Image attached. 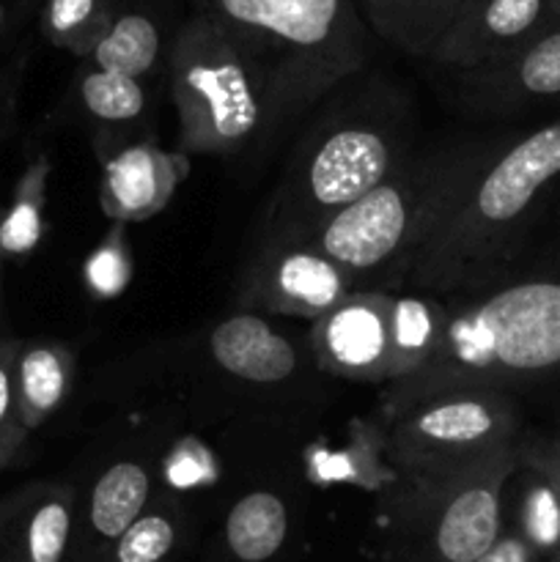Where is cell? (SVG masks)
<instances>
[{
    "instance_id": "cell-1",
    "label": "cell",
    "mask_w": 560,
    "mask_h": 562,
    "mask_svg": "<svg viewBox=\"0 0 560 562\" xmlns=\"http://www.w3.org/2000/svg\"><path fill=\"white\" fill-rule=\"evenodd\" d=\"M256 71L267 104H311L368 60L357 0H190Z\"/></svg>"
},
{
    "instance_id": "cell-2",
    "label": "cell",
    "mask_w": 560,
    "mask_h": 562,
    "mask_svg": "<svg viewBox=\"0 0 560 562\" xmlns=\"http://www.w3.org/2000/svg\"><path fill=\"white\" fill-rule=\"evenodd\" d=\"M170 93L181 146L195 154L234 151L261 124L267 97L234 44L192 14L170 44Z\"/></svg>"
},
{
    "instance_id": "cell-3",
    "label": "cell",
    "mask_w": 560,
    "mask_h": 562,
    "mask_svg": "<svg viewBox=\"0 0 560 562\" xmlns=\"http://www.w3.org/2000/svg\"><path fill=\"white\" fill-rule=\"evenodd\" d=\"M437 360L448 373H538L560 366V283L533 280L489 296L445 327ZM426 362V366H428Z\"/></svg>"
},
{
    "instance_id": "cell-4",
    "label": "cell",
    "mask_w": 560,
    "mask_h": 562,
    "mask_svg": "<svg viewBox=\"0 0 560 562\" xmlns=\"http://www.w3.org/2000/svg\"><path fill=\"white\" fill-rule=\"evenodd\" d=\"M519 456L503 445L467 467V483L412 525L384 562H475L503 536V483Z\"/></svg>"
},
{
    "instance_id": "cell-5",
    "label": "cell",
    "mask_w": 560,
    "mask_h": 562,
    "mask_svg": "<svg viewBox=\"0 0 560 562\" xmlns=\"http://www.w3.org/2000/svg\"><path fill=\"white\" fill-rule=\"evenodd\" d=\"M514 415L494 395H443L406 417L395 450L410 464L478 461L511 442Z\"/></svg>"
},
{
    "instance_id": "cell-6",
    "label": "cell",
    "mask_w": 560,
    "mask_h": 562,
    "mask_svg": "<svg viewBox=\"0 0 560 562\" xmlns=\"http://www.w3.org/2000/svg\"><path fill=\"white\" fill-rule=\"evenodd\" d=\"M393 305L382 294H346L316 318L313 355L327 373L357 382L393 379Z\"/></svg>"
},
{
    "instance_id": "cell-7",
    "label": "cell",
    "mask_w": 560,
    "mask_h": 562,
    "mask_svg": "<svg viewBox=\"0 0 560 562\" xmlns=\"http://www.w3.org/2000/svg\"><path fill=\"white\" fill-rule=\"evenodd\" d=\"M552 22L558 16L549 9V0H472L428 58L478 69L514 53Z\"/></svg>"
},
{
    "instance_id": "cell-8",
    "label": "cell",
    "mask_w": 560,
    "mask_h": 562,
    "mask_svg": "<svg viewBox=\"0 0 560 562\" xmlns=\"http://www.w3.org/2000/svg\"><path fill=\"white\" fill-rule=\"evenodd\" d=\"M560 176V119L516 143L486 173L475 195V220L508 225L519 220L538 192Z\"/></svg>"
},
{
    "instance_id": "cell-9",
    "label": "cell",
    "mask_w": 560,
    "mask_h": 562,
    "mask_svg": "<svg viewBox=\"0 0 560 562\" xmlns=\"http://www.w3.org/2000/svg\"><path fill=\"white\" fill-rule=\"evenodd\" d=\"M410 225L404 195L395 187L379 184L368 195L338 209L324 225V256L340 269H368L382 263L401 245Z\"/></svg>"
},
{
    "instance_id": "cell-10",
    "label": "cell",
    "mask_w": 560,
    "mask_h": 562,
    "mask_svg": "<svg viewBox=\"0 0 560 562\" xmlns=\"http://www.w3.org/2000/svg\"><path fill=\"white\" fill-rule=\"evenodd\" d=\"M71 497L64 488H25L0 503V562H66Z\"/></svg>"
},
{
    "instance_id": "cell-11",
    "label": "cell",
    "mask_w": 560,
    "mask_h": 562,
    "mask_svg": "<svg viewBox=\"0 0 560 562\" xmlns=\"http://www.w3.org/2000/svg\"><path fill=\"white\" fill-rule=\"evenodd\" d=\"M390 151L377 132L340 130L322 143L307 170L311 195L322 206L344 209L382 184Z\"/></svg>"
},
{
    "instance_id": "cell-12",
    "label": "cell",
    "mask_w": 560,
    "mask_h": 562,
    "mask_svg": "<svg viewBox=\"0 0 560 562\" xmlns=\"http://www.w3.org/2000/svg\"><path fill=\"white\" fill-rule=\"evenodd\" d=\"M176 159L157 146L124 148L104 165L102 209L119 223H141L168 206L179 181Z\"/></svg>"
},
{
    "instance_id": "cell-13",
    "label": "cell",
    "mask_w": 560,
    "mask_h": 562,
    "mask_svg": "<svg viewBox=\"0 0 560 562\" xmlns=\"http://www.w3.org/2000/svg\"><path fill=\"white\" fill-rule=\"evenodd\" d=\"M212 355L220 366L247 382H280L296 368L294 346L258 316L225 318L212 333Z\"/></svg>"
},
{
    "instance_id": "cell-14",
    "label": "cell",
    "mask_w": 560,
    "mask_h": 562,
    "mask_svg": "<svg viewBox=\"0 0 560 562\" xmlns=\"http://www.w3.org/2000/svg\"><path fill=\"white\" fill-rule=\"evenodd\" d=\"M472 0H362L366 25L384 42L428 58Z\"/></svg>"
},
{
    "instance_id": "cell-15",
    "label": "cell",
    "mask_w": 560,
    "mask_h": 562,
    "mask_svg": "<svg viewBox=\"0 0 560 562\" xmlns=\"http://www.w3.org/2000/svg\"><path fill=\"white\" fill-rule=\"evenodd\" d=\"M71 371H75V360L66 346L47 344V340L20 344L14 362V390L16 409H20V420L27 434L44 426L64 404L71 384Z\"/></svg>"
},
{
    "instance_id": "cell-16",
    "label": "cell",
    "mask_w": 560,
    "mask_h": 562,
    "mask_svg": "<svg viewBox=\"0 0 560 562\" xmlns=\"http://www.w3.org/2000/svg\"><path fill=\"white\" fill-rule=\"evenodd\" d=\"M344 296V269L316 252H291L280 258L269 278V307L291 316L322 318Z\"/></svg>"
},
{
    "instance_id": "cell-17",
    "label": "cell",
    "mask_w": 560,
    "mask_h": 562,
    "mask_svg": "<svg viewBox=\"0 0 560 562\" xmlns=\"http://www.w3.org/2000/svg\"><path fill=\"white\" fill-rule=\"evenodd\" d=\"M159 53H163V33H159L157 16L148 9L121 5L119 0L108 33L99 38L88 58H91L93 69L141 80L146 71L154 69Z\"/></svg>"
},
{
    "instance_id": "cell-18",
    "label": "cell",
    "mask_w": 560,
    "mask_h": 562,
    "mask_svg": "<svg viewBox=\"0 0 560 562\" xmlns=\"http://www.w3.org/2000/svg\"><path fill=\"white\" fill-rule=\"evenodd\" d=\"M478 71H486L497 82L503 80V88L514 97L538 102L560 99V20L514 53L478 66Z\"/></svg>"
},
{
    "instance_id": "cell-19",
    "label": "cell",
    "mask_w": 560,
    "mask_h": 562,
    "mask_svg": "<svg viewBox=\"0 0 560 562\" xmlns=\"http://www.w3.org/2000/svg\"><path fill=\"white\" fill-rule=\"evenodd\" d=\"M148 503V472L141 464L121 461L97 481L88 505V525L93 536L113 547L143 516Z\"/></svg>"
},
{
    "instance_id": "cell-20",
    "label": "cell",
    "mask_w": 560,
    "mask_h": 562,
    "mask_svg": "<svg viewBox=\"0 0 560 562\" xmlns=\"http://www.w3.org/2000/svg\"><path fill=\"white\" fill-rule=\"evenodd\" d=\"M289 514L278 494L253 492L231 508L225 543L239 562H267L283 549Z\"/></svg>"
},
{
    "instance_id": "cell-21",
    "label": "cell",
    "mask_w": 560,
    "mask_h": 562,
    "mask_svg": "<svg viewBox=\"0 0 560 562\" xmlns=\"http://www.w3.org/2000/svg\"><path fill=\"white\" fill-rule=\"evenodd\" d=\"M525 464L516 532L536 549L538 558H555L560 552V488L541 456H527Z\"/></svg>"
},
{
    "instance_id": "cell-22",
    "label": "cell",
    "mask_w": 560,
    "mask_h": 562,
    "mask_svg": "<svg viewBox=\"0 0 560 562\" xmlns=\"http://www.w3.org/2000/svg\"><path fill=\"white\" fill-rule=\"evenodd\" d=\"M119 0H44L42 31L55 47L91 55L108 33Z\"/></svg>"
},
{
    "instance_id": "cell-23",
    "label": "cell",
    "mask_w": 560,
    "mask_h": 562,
    "mask_svg": "<svg viewBox=\"0 0 560 562\" xmlns=\"http://www.w3.org/2000/svg\"><path fill=\"white\" fill-rule=\"evenodd\" d=\"M448 324L439 307L423 300H395L393 305V376H410L426 366L443 344Z\"/></svg>"
},
{
    "instance_id": "cell-24",
    "label": "cell",
    "mask_w": 560,
    "mask_h": 562,
    "mask_svg": "<svg viewBox=\"0 0 560 562\" xmlns=\"http://www.w3.org/2000/svg\"><path fill=\"white\" fill-rule=\"evenodd\" d=\"M80 99L88 113L104 121L135 119L146 104L141 80L115 71L88 69L80 80Z\"/></svg>"
},
{
    "instance_id": "cell-25",
    "label": "cell",
    "mask_w": 560,
    "mask_h": 562,
    "mask_svg": "<svg viewBox=\"0 0 560 562\" xmlns=\"http://www.w3.org/2000/svg\"><path fill=\"white\" fill-rule=\"evenodd\" d=\"M176 547V525L165 514H143L110 547V562H163Z\"/></svg>"
},
{
    "instance_id": "cell-26",
    "label": "cell",
    "mask_w": 560,
    "mask_h": 562,
    "mask_svg": "<svg viewBox=\"0 0 560 562\" xmlns=\"http://www.w3.org/2000/svg\"><path fill=\"white\" fill-rule=\"evenodd\" d=\"M16 351H20V340L0 338V467H9L27 439V428L22 426L20 409H16Z\"/></svg>"
},
{
    "instance_id": "cell-27",
    "label": "cell",
    "mask_w": 560,
    "mask_h": 562,
    "mask_svg": "<svg viewBox=\"0 0 560 562\" xmlns=\"http://www.w3.org/2000/svg\"><path fill=\"white\" fill-rule=\"evenodd\" d=\"M38 206H42V170H31V176L22 181L14 209L0 223V247L5 252H27L36 245L42 234Z\"/></svg>"
},
{
    "instance_id": "cell-28",
    "label": "cell",
    "mask_w": 560,
    "mask_h": 562,
    "mask_svg": "<svg viewBox=\"0 0 560 562\" xmlns=\"http://www.w3.org/2000/svg\"><path fill=\"white\" fill-rule=\"evenodd\" d=\"M86 274L88 283H91L99 294H119L126 285V280H130V261H126V256L121 252L119 245H108L88 261Z\"/></svg>"
},
{
    "instance_id": "cell-29",
    "label": "cell",
    "mask_w": 560,
    "mask_h": 562,
    "mask_svg": "<svg viewBox=\"0 0 560 562\" xmlns=\"http://www.w3.org/2000/svg\"><path fill=\"white\" fill-rule=\"evenodd\" d=\"M475 562H538V552L519 536V532H503Z\"/></svg>"
},
{
    "instance_id": "cell-30",
    "label": "cell",
    "mask_w": 560,
    "mask_h": 562,
    "mask_svg": "<svg viewBox=\"0 0 560 562\" xmlns=\"http://www.w3.org/2000/svg\"><path fill=\"white\" fill-rule=\"evenodd\" d=\"M538 456H541L544 464L549 467V472H552L555 483H558V488H560V442H555L552 448H547L544 453H538Z\"/></svg>"
},
{
    "instance_id": "cell-31",
    "label": "cell",
    "mask_w": 560,
    "mask_h": 562,
    "mask_svg": "<svg viewBox=\"0 0 560 562\" xmlns=\"http://www.w3.org/2000/svg\"><path fill=\"white\" fill-rule=\"evenodd\" d=\"M11 3H14L16 9H31V5H36V3H44V0H11Z\"/></svg>"
},
{
    "instance_id": "cell-32",
    "label": "cell",
    "mask_w": 560,
    "mask_h": 562,
    "mask_svg": "<svg viewBox=\"0 0 560 562\" xmlns=\"http://www.w3.org/2000/svg\"><path fill=\"white\" fill-rule=\"evenodd\" d=\"M549 9H552V14L560 20V0H549Z\"/></svg>"
},
{
    "instance_id": "cell-33",
    "label": "cell",
    "mask_w": 560,
    "mask_h": 562,
    "mask_svg": "<svg viewBox=\"0 0 560 562\" xmlns=\"http://www.w3.org/2000/svg\"><path fill=\"white\" fill-rule=\"evenodd\" d=\"M0 278H3V247H0Z\"/></svg>"
},
{
    "instance_id": "cell-34",
    "label": "cell",
    "mask_w": 560,
    "mask_h": 562,
    "mask_svg": "<svg viewBox=\"0 0 560 562\" xmlns=\"http://www.w3.org/2000/svg\"><path fill=\"white\" fill-rule=\"evenodd\" d=\"M555 562H560V552H558V554H555Z\"/></svg>"
},
{
    "instance_id": "cell-35",
    "label": "cell",
    "mask_w": 560,
    "mask_h": 562,
    "mask_svg": "<svg viewBox=\"0 0 560 562\" xmlns=\"http://www.w3.org/2000/svg\"><path fill=\"white\" fill-rule=\"evenodd\" d=\"M0 470H3V467H0Z\"/></svg>"
},
{
    "instance_id": "cell-36",
    "label": "cell",
    "mask_w": 560,
    "mask_h": 562,
    "mask_svg": "<svg viewBox=\"0 0 560 562\" xmlns=\"http://www.w3.org/2000/svg\"><path fill=\"white\" fill-rule=\"evenodd\" d=\"M558 442H560V439H558Z\"/></svg>"
}]
</instances>
